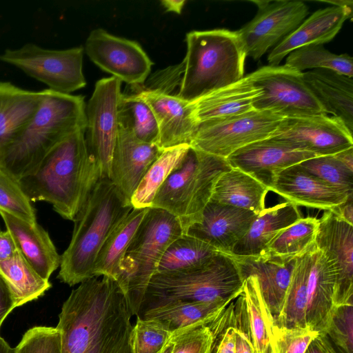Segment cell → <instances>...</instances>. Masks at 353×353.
I'll list each match as a JSON object with an SVG mask.
<instances>
[{"instance_id": "cell-52", "label": "cell", "mask_w": 353, "mask_h": 353, "mask_svg": "<svg viewBox=\"0 0 353 353\" xmlns=\"http://www.w3.org/2000/svg\"><path fill=\"white\" fill-rule=\"evenodd\" d=\"M305 353H337L327 337L319 334L310 344Z\"/></svg>"}, {"instance_id": "cell-41", "label": "cell", "mask_w": 353, "mask_h": 353, "mask_svg": "<svg viewBox=\"0 0 353 353\" xmlns=\"http://www.w3.org/2000/svg\"><path fill=\"white\" fill-rule=\"evenodd\" d=\"M299 164L325 183L353 194V171L345 166L334 154L312 157Z\"/></svg>"}, {"instance_id": "cell-49", "label": "cell", "mask_w": 353, "mask_h": 353, "mask_svg": "<svg viewBox=\"0 0 353 353\" xmlns=\"http://www.w3.org/2000/svg\"><path fill=\"white\" fill-rule=\"evenodd\" d=\"M17 307L7 284L0 276V329L7 316Z\"/></svg>"}, {"instance_id": "cell-26", "label": "cell", "mask_w": 353, "mask_h": 353, "mask_svg": "<svg viewBox=\"0 0 353 353\" xmlns=\"http://www.w3.org/2000/svg\"><path fill=\"white\" fill-rule=\"evenodd\" d=\"M235 300L236 325L248 334L255 353H268L274 319L263 299L256 276L245 279L242 290Z\"/></svg>"}, {"instance_id": "cell-42", "label": "cell", "mask_w": 353, "mask_h": 353, "mask_svg": "<svg viewBox=\"0 0 353 353\" xmlns=\"http://www.w3.org/2000/svg\"><path fill=\"white\" fill-rule=\"evenodd\" d=\"M0 210L29 223L37 222L36 210L19 181L1 167Z\"/></svg>"}, {"instance_id": "cell-12", "label": "cell", "mask_w": 353, "mask_h": 353, "mask_svg": "<svg viewBox=\"0 0 353 353\" xmlns=\"http://www.w3.org/2000/svg\"><path fill=\"white\" fill-rule=\"evenodd\" d=\"M121 81L113 77L99 80L86 105L85 140L88 155L100 178L110 175L119 124L117 105Z\"/></svg>"}, {"instance_id": "cell-20", "label": "cell", "mask_w": 353, "mask_h": 353, "mask_svg": "<svg viewBox=\"0 0 353 353\" xmlns=\"http://www.w3.org/2000/svg\"><path fill=\"white\" fill-rule=\"evenodd\" d=\"M306 325L322 334L335 309L334 294L337 279L334 261L317 248L307 250Z\"/></svg>"}, {"instance_id": "cell-57", "label": "cell", "mask_w": 353, "mask_h": 353, "mask_svg": "<svg viewBox=\"0 0 353 353\" xmlns=\"http://www.w3.org/2000/svg\"><path fill=\"white\" fill-rule=\"evenodd\" d=\"M0 353H14V347H12L0 334Z\"/></svg>"}, {"instance_id": "cell-40", "label": "cell", "mask_w": 353, "mask_h": 353, "mask_svg": "<svg viewBox=\"0 0 353 353\" xmlns=\"http://www.w3.org/2000/svg\"><path fill=\"white\" fill-rule=\"evenodd\" d=\"M285 65L301 72L307 69H325L353 77L352 57L347 54H334L322 44L309 45L294 50L288 54Z\"/></svg>"}, {"instance_id": "cell-11", "label": "cell", "mask_w": 353, "mask_h": 353, "mask_svg": "<svg viewBox=\"0 0 353 353\" xmlns=\"http://www.w3.org/2000/svg\"><path fill=\"white\" fill-rule=\"evenodd\" d=\"M282 117L267 111L248 112L199 123L190 146L227 158L237 150L270 137Z\"/></svg>"}, {"instance_id": "cell-3", "label": "cell", "mask_w": 353, "mask_h": 353, "mask_svg": "<svg viewBox=\"0 0 353 353\" xmlns=\"http://www.w3.org/2000/svg\"><path fill=\"white\" fill-rule=\"evenodd\" d=\"M100 179L88 155L85 131L80 130L54 146L19 183L31 202H48L61 217L73 221Z\"/></svg>"}, {"instance_id": "cell-28", "label": "cell", "mask_w": 353, "mask_h": 353, "mask_svg": "<svg viewBox=\"0 0 353 353\" xmlns=\"http://www.w3.org/2000/svg\"><path fill=\"white\" fill-rule=\"evenodd\" d=\"M234 300L209 302L174 300L148 307L143 314L139 316L159 321L172 334L181 330L212 323Z\"/></svg>"}, {"instance_id": "cell-39", "label": "cell", "mask_w": 353, "mask_h": 353, "mask_svg": "<svg viewBox=\"0 0 353 353\" xmlns=\"http://www.w3.org/2000/svg\"><path fill=\"white\" fill-rule=\"evenodd\" d=\"M319 225V220L316 217L300 218L282 230L263 254L283 259H296L315 243Z\"/></svg>"}, {"instance_id": "cell-31", "label": "cell", "mask_w": 353, "mask_h": 353, "mask_svg": "<svg viewBox=\"0 0 353 353\" xmlns=\"http://www.w3.org/2000/svg\"><path fill=\"white\" fill-rule=\"evenodd\" d=\"M43 97L44 90L28 91L8 82H0V150L28 123Z\"/></svg>"}, {"instance_id": "cell-13", "label": "cell", "mask_w": 353, "mask_h": 353, "mask_svg": "<svg viewBox=\"0 0 353 353\" xmlns=\"http://www.w3.org/2000/svg\"><path fill=\"white\" fill-rule=\"evenodd\" d=\"M259 10L256 16L236 31L246 55L259 59L271 47L292 32L308 14L301 1H253Z\"/></svg>"}, {"instance_id": "cell-36", "label": "cell", "mask_w": 353, "mask_h": 353, "mask_svg": "<svg viewBox=\"0 0 353 353\" xmlns=\"http://www.w3.org/2000/svg\"><path fill=\"white\" fill-rule=\"evenodd\" d=\"M189 148V145L183 144L163 150L148 168L133 193L130 200L133 208H151L157 191L180 164Z\"/></svg>"}, {"instance_id": "cell-29", "label": "cell", "mask_w": 353, "mask_h": 353, "mask_svg": "<svg viewBox=\"0 0 353 353\" xmlns=\"http://www.w3.org/2000/svg\"><path fill=\"white\" fill-rule=\"evenodd\" d=\"M250 74L239 81L201 97L194 103L198 123L223 119L248 112L260 94Z\"/></svg>"}, {"instance_id": "cell-9", "label": "cell", "mask_w": 353, "mask_h": 353, "mask_svg": "<svg viewBox=\"0 0 353 353\" xmlns=\"http://www.w3.org/2000/svg\"><path fill=\"white\" fill-rule=\"evenodd\" d=\"M83 52L82 46L50 50L26 43L6 50L0 54V61L21 69L50 90L70 94L86 85L82 70Z\"/></svg>"}, {"instance_id": "cell-4", "label": "cell", "mask_w": 353, "mask_h": 353, "mask_svg": "<svg viewBox=\"0 0 353 353\" xmlns=\"http://www.w3.org/2000/svg\"><path fill=\"white\" fill-rule=\"evenodd\" d=\"M84 97L44 90L37 111L0 150V167L17 180L34 170L46 155L70 134L86 128Z\"/></svg>"}, {"instance_id": "cell-46", "label": "cell", "mask_w": 353, "mask_h": 353, "mask_svg": "<svg viewBox=\"0 0 353 353\" xmlns=\"http://www.w3.org/2000/svg\"><path fill=\"white\" fill-rule=\"evenodd\" d=\"M14 353H61V334L57 327L34 326L24 333Z\"/></svg>"}, {"instance_id": "cell-15", "label": "cell", "mask_w": 353, "mask_h": 353, "mask_svg": "<svg viewBox=\"0 0 353 353\" xmlns=\"http://www.w3.org/2000/svg\"><path fill=\"white\" fill-rule=\"evenodd\" d=\"M84 50L101 70L132 85L143 84L153 65L138 42L112 35L101 28L90 32Z\"/></svg>"}, {"instance_id": "cell-17", "label": "cell", "mask_w": 353, "mask_h": 353, "mask_svg": "<svg viewBox=\"0 0 353 353\" xmlns=\"http://www.w3.org/2000/svg\"><path fill=\"white\" fill-rule=\"evenodd\" d=\"M315 157L267 138L237 150L226 160L232 168L250 174L270 191L281 171Z\"/></svg>"}, {"instance_id": "cell-37", "label": "cell", "mask_w": 353, "mask_h": 353, "mask_svg": "<svg viewBox=\"0 0 353 353\" xmlns=\"http://www.w3.org/2000/svg\"><path fill=\"white\" fill-rule=\"evenodd\" d=\"M119 128L140 141L158 145L159 133L149 105L137 94L122 93L117 105Z\"/></svg>"}, {"instance_id": "cell-34", "label": "cell", "mask_w": 353, "mask_h": 353, "mask_svg": "<svg viewBox=\"0 0 353 353\" xmlns=\"http://www.w3.org/2000/svg\"><path fill=\"white\" fill-rule=\"evenodd\" d=\"M0 276L17 307L41 297L52 286L49 280L43 279L34 270L19 250L11 257L0 261Z\"/></svg>"}, {"instance_id": "cell-59", "label": "cell", "mask_w": 353, "mask_h": 353, "mask_svg": "<svg viewBox=\"0 0 353 353\" xmlns=\"http://www.w3.org/2000/svg\"><path fill=\"white\" fill-rule=\"evenodd\" d=\"M268 353H276V350L272 339H271Z\"/></svg>"}, {"instance_id": "cell-35", "label": "cell", "mask_w": 353, "mask_h": 353, "mask_svg": "<svg viewBox=\"0 0 353 353\" xmlns=\"http://www.w3.org/2000/svg\"><path fill=\"white\" fill-rule=\"evenodd\" d=\"M219 251L211 245L183 234L165 251L156 273L193 270L208 263Z\"/></svg>"}, {"instance_id": "cell-6", "label": "cell", "mask_w": 353, "mask_h": 353, "mask_svg": "<svg viewBox=\"0 0 353 353\" xmlns=\"http://www.w3.org/2000/svg\"><path fill=\"white\" fill-rule=\"evenodd\" d=\"M232 168L225 158L190 146L185 156L157 191L151 208L168 212L183 234L201 220L218 179Z\"/></svg>"}, {"instance_id": "cell-48", "label": "cell", "mask_w": 353, "mask_h": 353, "mask_svg": "<svg viewBox=\"0 0 353 353\" xmlns=\"http://www.w3.org/2000/svg\"><path fill=\"white\" fill-rule=\"evenodd\" d=\"M234 301L212 323L216 334L212 353H235Z\"/></svg>"}, {"instance_id": "cell-2", "label": "cell", "mask_w": 353, "mask_h": 353, "mask_svg": "<svg viewBox=\"0 0 353 353\" xmlns=\"http://www.w3.org/2000/svg\"><path fill=\"white\" fill-rule=\"evenodd\" d=\"M185 41L181 63L157 72L148 88L169 94L175 90L172 95L192 103L244 77L247 55L236 31H192Z\"/></svg>"}, {"instance_id": "cell-30", "label": "cell", "mask_w": 353, "mask_h": 353, "mask_svg": "<svg viewBox=\"0 0 353 353\" xmlns=\"http://www.w3.org/2000/svg\"><path fill=\"white\" fill-rule=\"evenodd\" d=\"M301 217L298 206L288 201L265 208L257 214L231 254L242 256L263 254L282 230Z\"/></svg>"}, {"instance_id": "cell-25", "label": "cell", "mask_w": 353, "mask_h": 353, "mask_svg": "<svg viewBox=\"0 0 353 353\" xmlns=\"http://www.w3.org/2000/svg\"><path fill=\"white\" fill-rule=\"evenodd\" d=\"M6 230L12 236L18 250L44 279L60 266L61 256L48 232L37 222L29 223L0 210Z\"/></svg>"}, {"instance_id": "cell-33", "label": "cell", "mask_w": 353, "mask_h": 353, "mask_svg": "<svg viewBox=\"0 0 353 353\" xmlns=\"http://www.w3.org/2000/svg\"><path fill=\"white\" fill-rule=\"evenodd\" d=\"M149 208H133L114 229L97 255L94 276L118 280L126 251Z\"/></svg>"}, {"instance_id": "cell-27", "label": "cell", "mask_w": 353, "mask_h": 353, "mask_svg": "<svg viewBox=\"0 0 353 353\" xmlns=\"http://www.w3.org/2000/svg\"><path fill=\"white\" fill-rule=\"evenodd\" d=\"M303 79L325 112L353 131L352 77L325 69L302 72Z\"/></svg>"}, {"instance_id": "cell-5", "label": "cell", "mask_w": 353, "mask_h": 353, "mask_svg": "<svg viewBox=\"0 0 353 353\" xmlns=\"http://www.w3.org/2000/svg\"><path fill=\"white\" fill-rule=\"evenodd\" d=\"M132 209L110 179H99L73 221L72 236L61 256L58 279L73 286L94 277V266L101 248Z\"/></svg>"}, {"instance_id": "cell-53", "label": "cell", "mask_w": 353, "mask_h": 353, "mask_svg": "<svg viewBox=\"0 0 353 353\" xmlns=\"http://www.w3.org/2000/svg\"><path fill=\"white\" fill-rule=\"evenodd\" d=\"M353 196L350 197L345 202L339 205L330 211L343 221L353 225Z\"/></svg>"}, {"instance_id": "cell-14", "label": "cell", "mask_w": 353, "mask_h": 353, "mask_svg": "<svg viewBox=\"0 0 353 353\" xmlns=\"http://www.w3.org/2000/svg\"><path fill=\"white\" fill-rule=\"evenodd\" d=\"M268 138L317 157L353 147L352 133L339 119L327 114L283 118Z\"/></svg>"}, {"instance_id": "cell-32", "label": "cell", "mask_w": 353, "mask_h": 353, "mask_svg": "<svg viewBox=\"0 0 353 353\" xmlns=\"http://www.w3.org/2000/svg\"><path fill=\"white\" fill-rule=\"evenodd\" d=\"M269 191L265 185L250 174L231 168L216 181L210 200L259 214L265 208V201Z\"/></svg>"}, {"instance_id": "cell-22", "label": "cell", "mask_w": 353, "mask_h": 353, "mask_svg": "<svg viewBox=\"0 0 353 353\" xmlns=\"http://www.w3.org/2000/svg\"><path fill=\"white\" fill-rule=\"evenodd\" d=\"M296 206L331 210L353 194L311 174L299 163L281 171L270 190Z\"/></svg>"}, {"instance_id": "cell-55", "label": "cell", "mask_w": 353, "mask_h": 353, "mask_svg": "<svg viewBox=\"0 0 353 353\" xmlns=\"http://www.w3.org/2000/svg\"><path fill=\"white\" fill-rule=\"evenodd\" d=\"M186 3L184 0H163L161 3L168 12L180 14Z\"/></svg>"}, {"instance_id": "cell-58", "label": "cell", "mask_w": 353, "mask_h": 353, "mask_svg": "<svg viewBox=\"0 0 353 353\" xmlns=\"http://www.w3.org/2000/svg\"><path fill=\"white\" fill-rule=\"evenodd\" d=\"M173 348V343L172 340L170 339L168 343L165 345V347L159 352V353H172Z\"/></svg>"}, {"instance_id": "cell-38", "label": "cell", "mask_w": 353, "mask_h": 353, "mask_svg": "<svg viewBox=\"0 0 353 353\" xmlns=\"http://www.w3.org/2000/svg\"><path fill=\"white\" fill-rule=\"evenodd\" d=\"M307 251L296 259L281 310L274 319V324L278 326L286 327L307 326L305 322L308 268Z\"/></svg>"}, {"instance_id": "cell-47", "label": "cell", "mask_w": 353, "mask_h": 353, "mask_svg": "<svg viewBox=\"0 0 353 353\" xmlns=\"http://www.w3.org/2000/svg\"><path fill=\"white\" fill-rule=\"evenodd\" d=\"M319 334L308 326L286 327L274 324L272 339L276 353H305Z\"/></svg>"}, {"instance_id": "cell-44", "label": "cell", "mask_w": 353, "mask_h": 353, "mask_svg": "<svg viewBox=\"0 0 353 353\" xmlns=\"http://www.w3.org/2000/svg\"><path fill=\"white\" fill-rule=\"evenodd\" d=\"M325 335L337 353L353 351V305L335 307Z\"/></svg>"}, {"instance_id": "cell-8", "label": "cell", "mask_w": 353, "mask_h": 353, "mask_svg": "<svg viewBox=\"0 0 353 353\" xmlns=\"http://www.w3.org/2000/svg\"><path fill=\"white\" fill-rule=\"evenodd\" d=\"M243 281L232 254L219 252L199 268L155 273L148 284L142 307L146 303L150 307L174 300L209 302L236 299Z\"/></svg>"}, {"instance_id": "cell-23", "label": "cell", "mask_w": 353, "mask_h": 353, "mask_svg": "<svg viewBox=\"0 0 353 353\" xmlns=\"http://www.w3.org/2000/svg\"><path fill=\"white\" fill-rule=\"evenodd\" d=\"M352 11L333 6L316 10L273 48L268 57L270 65H279L285 57L301 47L330 41L344 22L352 17Z\"/></svg>"}, {"instance_id": "cell-56", "label": "cell", "mask_w": 353, "mask_h": 353, "mask_svg": "<svg viewBox=\"0 0 353 353\" xmlns=\"http://www.w3.org/2000/svg\"><path fill=\"white\" fill-rule=\"evenodd\" d=\"M322 2L332 4L333 6L353 9V2L350 0L322 1Z\"/></svg>"}, {"instance_id": "cell-45", "label": "cell", "mask_w": 353, "mask_h": 353, "mask_svg": "<svg viewBox=\"0 0 353 353\" xmlns=\"http://www.w3.org/2000/svg\"><path fill=\"white\" fill-rule=\"evenodd\" d=\"M215 336L212 323L175 332L172 353H212Z\"/></svg>"}, {"instance_id": "cell-51", "label": "cell", "mask_w": 353, "mask_h": 353, "mask_svg": "<svg viewBox=\"0 0 353 353\" xmlns=\"http://www.w3.org/2000/svg\"><path fill=\"white\" fill-rule=\"evenodd\" d=\"M235 353H255L248 334L235 322Z\"/></svg>"}, {"instance_id": "cell-50", "label": "cell", "mask_w": 353, "mask_h": 353, "mask_svg": "<svg viewBox=\"0 0 353 353\" xmlns=\"http://www.w3.org/2000/svg\"><path fill=\"white\" fill-rule=\"evenodd\" d=\"M18 250L14 240L7 230L0 229V261L11 257Z\"/></svg>"}, {"instance_id": "cell-1", "label": "cell", "mask_w": 353, "mask_h": 353, "mask_svg": "<svg viewBox=\"0 0 353 353\" xmlns=\"http://www.w3.org/2000/svg\"><path fill=\"white\" fill-rule=\"evenodd\" d=\"M132 316L114 280L94 276L81 282L59 314L61 353H133Z\"/></svg>"}, {"instance_id": "cell-7", "label": "cell", "mask_w": 353, "mask_h": 353, "mask_svg": "<svg viewBox=\"0 0 353 353\" xmlns=\"http://www.w3.org/2000/svg\"><path fill=\"white\" fill-rule=\"evenodd\" d=\"M183 234L174 216L161 209H148L126 251L116 281L132 315L140 313L148 284L165 251Z\"/></svg>"}, {"instance_id": "cell-21", "label": "cell", "mask_w": 353, "mask_h": 353, "mask_svg": "<svg viewBox=\"0 0 353 353\" xmlns=\"http://www.w3.org/2000/svg\"><path fill=\"white\" fill-rule=\"evenodd\" d=\"M163 151L157 145L140 141L119 128L110 179L130 203L141 179Z\"/></svg>"}, {"instance_id": "cell-24", "label": "cell", "mask_w": 353, "mask_h": 353, "mask_svg": "<svg viewBox=\"0 0 353 353\" xmlns=\"http://www.w3.org/2000/svg\"><path fill=\"white\" fill-rule=\"evenodd\" d=\"M232 256L243 280L249 276H256L261 294L274 319L281 310L296 259H283L266 254Z\"/></svg>"}, {"instance_id": "cell-18", "label": "cell", "mask_w": 353, "mask_h": 353, "mask_svg": "<svg viewBox=\"0 0 353 353\" xmlns=\"http://www.w3.org/2000/svg\"><path fill=\"white\" fill-rule=\"evenodd\" d=\"M137 93L152 110L159 129L158 146L161 150L191 143L199 123L194 103L155 89Z\"/></svg>"}, {"instance_id": "cell-19", "label": "cell", "mask_w": 353, "mask_h": 353, "mask_svg": "<svg viewBox=\"0 0 353 353\" xmlns=\"http://www.w3.org/2000/svg\"><path fill=\"white\" fill-rule=\"evenodd\" d=\"M256 216L254 212L210 200L203 210L201 221L191 225L185 234L231 254Z\"/></svg>"}, {"instance_id": "cell-43", "label": "cell", "mask_w": 353, "mask_h": 353, "mask_svg": "<svg viewBox=\"0 0 353 353\" xmlns=\"http://www.w3.org/2000/svg\"><path fill=\"white\" fill-rule=\"evenodd\" d=\"M172 333L159 321L137 316L131 343L133 353H159L168 343Z\"/></svg>"}, {"instance_id": "cell-54", "label": "cell", "mask_w": 353, "mask_h": 353, "mask_svg": "<svg viewBox=\"0 0 353 353\" xmlns=\"http://www.w3.org/2000/svg\"><path fill=\"white\" fill-rule=\"evenodd\" d=\"M334 155L345 166L353 171V147L341 151Z\"/></svg>"}, {"instance_id": "cell-16", "label": "cell", "mask_w": 353, "mask_h": 353, "mask_svg": "<svg viewBox=\"0 0 353 353\" xmlns=\"http://www.w3.org/2000/svg\"><path fill=\"white\" fill-rule=\"evenodd\" d=\"M319 220L315 244L334 261L337 270L334 307L353 305V225L330 210Z\"/></svg>"}, {"instance_id": "cell-10", "label": "cell", "mask_w": 353, "mask_h": 353, "mask_svg": "<svg viewBox=\"0 0 353 353\" xmlns=\"http://www.w3.org/2000/svg\"><path fill=\"white\" fill-rule=\"evenodd\" d=\"M250 75L261 91L254 101V110L283 119L327 114L305 83L302 72L285 65H268Z\"/></svg>"}]
</instances>
